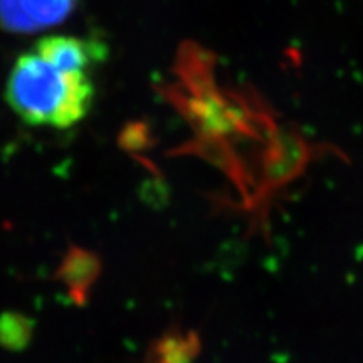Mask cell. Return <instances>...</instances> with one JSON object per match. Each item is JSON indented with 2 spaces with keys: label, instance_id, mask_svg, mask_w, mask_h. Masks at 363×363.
<instances>
[{
  "label": "cell",
  "instance_id": "1",
  "mask_svg": "<svg viewBox=\"0 0 363 363\" xmlns=\"http://www.w3.org/2000/svg\"><path fill=\"white\" fill-rule=\"evenodd\" d=\"M94 94L93 72L56 65L34 48L16 59L6 81L13 115L35 128H72L89 115Z\"/></svg>",
  "mask_w": 363,
  "mask_h": 363
},
{
  "label": "cell",
  "instance_id": "2",
  "mask_svg": "<svg viewBox=\"0 0 363 363\" xmlns=\"http://www.w3.org/2000/svg\"><path fill=\"white\" fill-rule=\"evenodd\" d=\"M76 0H0V26L12 33H34L62 22Z\"/></svg>",
  "mask_w": 363,
  "mask_h": 363
}]
</instances>
